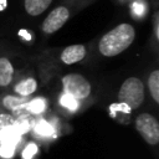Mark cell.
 <instances>
[{
	"label": "cell",
	"instance_id": "30bf717a",
	"mask_svg": "<svg viewBox=\"0 0 159 159\" xmlns=\"http://www.w3.org/2000/svg\"><path fill=\"white\" fill-rule=\"evenodd\" d=\"M32 132L36 137L41 139H50L56 135V127L53 125L52 122L41 119V120H37L32 125Z\"/></svg>",
	"mask_w": 159,
	"mask_h": 159
},
{
	"label": "cell",
	"instance_id": "ba28073f",
	"mask_svg": "<svg viewBox=\"0 0 159 159\" xmlns=\"http://www.w3.org/2000/svg\"><path fill=\"white\" fill-rule=\"evenodd\" d=\"M36 89H37V81L34 77H26L19 81L14 86V92L17 94V97L21 98H29L36 92Z\"/></svg>",
	"mask_w": 159,
	"mask_h": 159
},
{
	"label": "cell",
	"instance_id": "9c48e42d",
	"mask_svg": "<svg viewBox=\"0 0 159 159\" xmlns=\"http://www.w3.org/2000/svg\"><path fill=\"white\" fill-rule=\"evenodd\" d=\"M53 0H24V9L29 16L36 17L42 15Z\"/></svg>",
	"mask_w": 159,
	"mask_h": 159
},
{
	"label": "cell",
	"instance_id": "7c38bea8",
	"mask_svg": "<svg viewBox=\"0 0 159 159\" xmlns=\"http://www.w3.org/2000/svg\"><path fill=\"white\" fill-rule=\"evenodd\" d=\"M47 99L45 97H35L25 103V109L32 116H40L47 109Z\"/></svg>",
	"mask_w": 159,
	"mask_h": 159
},
{
	"label": "cell",
	"instance_id": "2e32d148",
	"mask_svg": "<svg viewBox=\"0 0 159 159\" xmlns=\"http://www.w3.org/2000/svg\"><path fill=\"white\" fill-rule=\"evenodd\" d=\"M39 154V145L35 142H27L21 152L22 159H35Z\"/></svg>",
	"mask_w": 159,
	"mask_h": 159
},
{
	"label": "cell",
	"instance_id": "8992f818",
	"mask_svg": "<svg viewBox=\"0 0 159 159\" xmlns=\"http://www.w3.org/2000/svg\"><path fill=\"white\" fill-rule=\"evenodd\" d=\"M86 55H87V47L82 43H75V45H70L65 47L61 51L58 60L61 63L70 66V65L81 62L86 57Z\"/></svg>",
	"mask_w": 159,
	"mask_h": 159
},
{
	"label": "cell",
	"instance_id": "7a4b0ae2",
	"mask_svg": "<svg viewBox=\"0 0 159 159\" xmlns=\"http://www.w3.org/2000/svg\"><path fill=\"white\" fill-rule=\"evenodd\" d=\"M145 99L144 83L139 77L132 76L123 81L118 91V101L130 111L138 109Z\"/></svg>",
	"mask_w": 159,
	"mask_h": 159
},
{
	"label": "cell",
	"instance_id": "5bb4252c",
	"mask_svg": "<svg viewBox=\"0 0 159 159\" xmlns=\"http://www.w3.org/2000/svg\"><path fill=\"white\" fill-rule=\"evenodd\" d=\"M109 112H111V114L112 116H114V114H119V120H122V119H128V118H130V109L127 107V106H124L123 103H116V104H112L111 107H109Z\"/></svg>",
	"mask_w": 159,
	"mask_h": 159
},
{
	"label": "cell",
	"instance_id": "277c9868",
	"mask_svg": "<svg viewBox=\"0 0 159 159\" xmlns=\"http://www.w3.org/2000/svg\"><path fill=\"white\" fill-rule=\"evenodd\" d=\"M134 125L147 144L155 147L159 143V123L153 114L147 112L138 114L134 119Z\"/></svg>",
	"mask_w": 159,
	"mask_h": 159
},
{
	"label": "cell",
	"instance_id": "5b68a950",
	"mask_svg": "<svg viewBox=\"0 0 159 159\" xmlns=\"http://www.w3.org/2000/svg\"><path fill=\"white\" fill-rule=\"evenodd\" d=\"M71 10L66 5H58L52 9L41 24V30L45 35H52L58 31L70 19Z\"/></svg>",
	"mask_w": 159,
	"mask_h": 159
},
{
	"label": "cell",
	"instance_id": "e0dca14e",
	"mask_svg": "<svg viewBox=\"0 0 159 159\" xmlns=\"http://www.w3.org/2000/svg\"><path fill=\"white\" fill-rule=\"evenodd\" d=\"M26 98L21 97H6L4 99V106L9 109H17V108H25V101Z\"/></svg>",
	"mask_w": 159,
	"mask_h": 159
},
{
	"label": "cell",
	"instance_id": "3957f363",
	"mask_svg": "<svg viewBox=\"0 0 159 159\" xmlns=\"http://www.w3.org/2000/svg\"><path fill=\"white\" fill-rule=\"evenodd\" d=\"M62 91L78 101H86L92 92L91 82L80 73H67L61 78Z\"/></svg>",
	"mask_w": 159,
	"mask_h": 159
},
{
	"label": "cell",
	"instance_id": "4fadbf2b",
	"mask_svg": "<svg viewBox=\"0 0 159 159\" xmlns=\"http://www.w3.org/2000/svg\"><path fill=\"white\" fill-rule=\"evenodd\" d=\"M147 86L152 99L155 103H159V70H153L149 73Z\"/></svg>",
	"mask_w": 159,
	"mask_h": 159
},
{
	"label": "cell",
	"instance_id": "8fae6325",
	"mask_svg": "<svg viewBox=\"0 0 159 159\" xmlns=\"http://www.w3.org/2000/svg\"><path fill=\"white\" fill-rule=\"evenodd\" d=\"M57 103L62 109H65L70 113H75V112L80 111V108H81V101L76 99L75 97L70 96L68 93H66L63 91L60 93V96L57 98Z\"/></svg>",
	"mask_w": 159,
	"mask_h": 159
},
{
	"label": "cell",
	"instance_id": "ac0fdd59",
	"mask_svg": "<svg viewBox=\"0 0 159 159\" xmlns=\"http://www.w3.org/2000/svg\"><path fill=\"white\" fill-rule=\"evenodd\" d=\"M16 152V144L0 142V157L4 159H11Z\"/></svg>",
	"mask_w": 159,
	"mask_h": 159
},
{
	"label": "cell",
	"instance_id": "6da1fadb",
	"mask_svg": "<svg viewBox=\"0 0 159 159\" xmlns=\"http://www.w3.org/2000/svg\"><path fill=\"white\" fill-rule=\"evenodd\" d=\"M134 39L135 29L128 22H122L99 39L97 48L103 57H114L129 48Z\"/></svg>",
	"mask_w": 159,
	"mask_h": 159
},
{
	"label": "cell",
	"instance_id": "d6986e66",
	"mask_svg": "<svg viewBox=\"0 0 159 159\" xmlns=\"http://www.w3.org/2000/svg\"><path fill=\"white\" fill-rule=\"evenodd\" d=\"M14 123H15V118L12 114L0 112V132L6 129V128L14 127Z\"/></svg>",
	"mask_w": 159,
	"mask_h": 159
},
{
	"label": "cell",
	"instance_id": "9a60e30c",
	"mask_svg": "<svg viewBox=\"0 0 159 159\" xmlns=\"http://www.w3.org/2000/svg\"><path fill=\"white\" fill-rule=\"evenodd\" d=\"M14 129L17 132L19 135H22V134L30 132V129H32L30 118H27V117H22V118H20V119H15Z\"/></svg>",
	"mask_w": 159,
	"mask_h": 159
},
{
	"label": "cell",
	"instance_id": "52a82bcc",
	"mask_svg": "<svg viewBox=\"0 0 159 159\" xmlns=\"http://www.w3.org/2000/svg\"><path fill=\"white\" fill-rule=\"evenodd\" d=\"M15 76V67L6 56H0V88H7Z\"/></svg>",
	"mask_w": 159,
	"mask_h": 159
}]
</instances>
